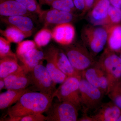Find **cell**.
<instances>
[{
  "instance_id": "6da1fadb",
  "label": "cell",
  "mask_w": 121,
  "mask_h": 121,
  "mask_svg": "<svg viewBox=\"0 0 121 121\" xmlns=\"http://www.w3.org/2000/svg\"><path fill=\"white\" fill-rule=\"evenodd\" d=\"M54 98L53 95L39 91H29L22 95L14 105L8 108V115L10 117H19L43 114L50 108Z\"/></svg>"
},
{
  "instance_id": "7a4b0ae2",
  "label": "cell",
  "mask_w": 121,
  "mask_h": 121,
  "mask_svg": "<svg viewBox=\"0 0 121 121\" xmlns=\"http://www.w3.org/2000/svg\"><path fill=\"white\" fill-rule=\"evenodd\" d=\"M108 79V92L121 80V60L118 54L107 47L96 62Z\"/></svg>"
},
{
  "instance_id": "3957f363",
  "label": "cell",
  "mask_w": 121,
  "mask_h": 121,
  "mask_svg": "<svg viewBox=\"0 0 121 121\" xmlns=\"http://www.w3.org/2000/svg\"><path fill=\"white\" fill-rule=\"evenodd\" d=\"M107 36V30L104 26L88 25L81 31L82 41L94 57L104 50Z\"/></svg>"
},
{
  "instance_id": "277c9868",
  "label": "cell",
  "mask_w": 121,
  "mask_h": 121,
  "mask_svg": "<svg viewBox=\"0 0 121 121\" xmlns=\"http://www.w3.org/2000/svg\"><path fill=\"white\" fill-rule=\"evenodd\" d=\"M65 52L72 65L80 72L95 64L96 61L87 48L81 42H74L63 46Z\"/></svg>"
},
{
  "instance_id": "5b68a950",
  "label": "cell",
  "mask_w": 121,
  "mask_h": 121,
  "mask_svg": "<svg viewBox=\"0 0 121 121\" xmlns=\"http://www.w3.org/2000/svg\"><path fill=\"white\" fill-rule=\"evenodd\" d=\"M79 90L83 112L94 111L102 103L105 95L103 92L82 77L80 80Z\"/></svg>"
},
{
  "instance_id": "8992f818",
  "label": "cell",
  "mask_w": 121,
  "mask_h": 121,
  "mask_svg": "<svg viewBox=\"0 0 121 121\" xmlns=\"http://www.w3.org/2000/svg\"><path fill=\"white\" fill-rule=\"evenodd\" d=\"M29 74L31 85H32L31 90L33 91L34 90V91H39L54 96L56 90V84L52 80L46 67L40 63L29 72Z\"/></svg>"
},
{
  "instance_id": "52a82bcc",
  "label": "cell",
  "mask_w": 121,
  "mask_h": 121,
  "mask_svg": "<svg viewBox=\"0 0 121 121\" xmlns=\"http://www.w3.org/2000/svg\"><path fill=\"white\" fill-rule=\"evenodd\" d=\"M81 78L68 77L59 87L54 94L58 101L67 102L82 109L79 86Z\"/></svg>"
},
{
  "instance_id": "ba28073f",
  "label": "cell",
  "mask_w": 121,
  "mask_h": 121,
  "mask_svg": "<svg viewBox=\"0 0 121 121\" xmlns=\"http://www.w3.org/2000/svg\"><path fill=\"white\" fill-rule=\"evenodd\" d=\"M76 106L67 102H58L53 103L45 113L46 121H78V111Z\"/></svg>"
},
{
  "instance_id": "9c48e42d",
  "label": "cell",
  "mask_w": 121,
  "mask_h": 121,
  "mask_svg": "<svg viewBox=\"0 0 121 121\" xmlns=\"http://www.w3.org/2000/svg\"><path fill=\"white\" fill-rule=\"evenodd\" d=\"M78 17L74 13L60 11L56 9L43 11L39 15L40 22L44 27L55 26L66 23H71L76 20Z\"/></svg>"
},
{
  "instance_id": "30bf717a",
  "label": "cell",
  "mask_w": 121,
  "mask_h": 121,
  "mask_svg": "<svg viewBox=\"0 0 121 121\" xmlns=\"http://www.w3.org/2000/svg\"><path fill=\"white\" fill-rule=\"evenodd\" d=\"M48 50L52 55L57 67L68 77L82 78L81 72L77 71L73 67L62 49L52 45Z\"/></svg>"
},
{
  "instance_id": "8fae6325",
  "label": "cell",
  "mask_w": 121,
  "mask_h": 121,
  "mask_svg": "<svg viewBox=\"0 0 121 121\" xmlns=\"http://www.w3.org/2000/svg\"><path fill=\"white\" fill-rule=\"evenodd\" d=\"M110 5L109 0H98L87 13V18L91 24L95 26L106 25Z\"/></svg>"
},
{
  "instance_id": "7c38bea8",
  "label": "cell",
  "mask_w": 121,
  "mask_h": 121,
  "mask_svg": "<svg viewBox=\"0 0 121 121\" xmlns=\"http://www.w3.org/2000/svg\"><path fill=\"white\" fill-rule=\"evenodd\" d=\"M19 69L4 78L6 90H20L31 85L29 72L22 65Z\"/></svg>"
},
{
  "instance_id": "4fadbf2b",
  "label": "cell",
  "mask_w": 121,
  "mask_h": 121,
  "mask_svg": "<svg viewBox=\"0 0 121 121\" xmlns=\"http://www.w3.org/2000/svg\"><path fill=\"white\" fill-rule=\"evenodd\" d=\"M91 117L94 121H117L121 115V109L112 102L102 103Z\"/></svg>"
},
{
  "instance_id": "5bb4252c",
  "label": "cell",
  "mask_w": 121,
  "mask_h": 121,
  "mask_svg": "<svg viewBox=\"0 0 121 121\" xmlns=\"http://www.w3.org/2000/svg\"><path fill=\"white\" fill-rule=\"evenodd\" d=\"M32 18L27 16L1 17V20L9 26L19 29L27 37L31 35L35 28Z\"/></svg>"
},
{
  "instance_id": "9a60e30c",
  "label": "cell",
  "mask_w": 121,
  "mask_h": 121,
  "mask_svg": "<svg viewBox=\"0 0 121 121\" xmlns=\"http://www.w3.org/2000/svg\"><path fill=\"white\" fill-rule=\"evenodd\" d=\"M52 38L63 46L69 45L73 42L75 29L71 23H66L55 26L52 29Z\"/></svg>"
},
{
  "instance_id": "2e32d148",
  "label": "cell",
  "mask_w": 121,
  "mask_h": 121,
  "mask_svg": "<svg viewBox=\"0 0 121 121\" xmlns=\"http://www.w3.org/2000/svg\"><path fill=\"white\" fill-rule=\"evenodd\" d=\"M0 15L1 17L27 16H34L27 8L15 0H0Z\"/></svg>"
},
{
  "instance_id": "e0dca14e",
  "label": "cell",
  "mask_w": 121,
  "mask_h": 121,
  "mask_svg": "<svg viewBox=\"0 0 121 121\" xmlns=\"http://www.w3.org/2000/svg\"><path fill=\"white\" fill-rule=\"evenodd\" d=\"M45 53L36 48L30 50L26 54L18 56L17 58L23 63V66L28 72L31 71L35 67L44 59Z\"/></svg>"
},
{
  "instance_id": "ac0fdd59",
  "label": "cell",
  "mask_w": 121,
  "mask_h": 121,
  "mask_svg": "<svg viewBox=\"0 0 121 121\" xmlns=\"http://www.w3.org/2000/svg\"><path fill=\"white\" fill-rule=\"evenodd\" d=\"M104 26L107 30V47L118 54L121 50V23Z\"/></svg>"
},
{
  "instance_id": "d6986e66",
  "label": "cell",
  "mask_w": 121,
  "mask_h": 121,
  "mask_svg": "<svg viewBox=\"0 0 121 121\" xmlns=\"http://www.w3.org/2000/svg\"><path fill=\"white\" fill-rule=\"evenodd\" d=\"M32 91L28 87L20 90H8L0 94V109L9 108L15 104L25 94Z\"/></svg>"
},
{
  "instance_id": "ffe728a7",
  "label": "cell",
  "mask_w": 121,
  "mask_h": 121,
  "mask_svg": "<svg viewBox=\"0 0 121 121\" xmlns=\"http://www.w3.org/2000/svg\"><path fill=\"white\" fill-rule=\"evenodd\" d=\"M44 59L47 60L46 68L52 80L56 84H61L68 77L57 67L52 55L48 50L45 53Z\"/></svg>"
},
{
  "instance_id": "44dd1931",
  "label": "cell",
  "mask_w": 121,
  "mask_h": 121,
  "mask_svg": "<svg viewBox=\"0 0 121 121\" xmlns=\"http://www.w3.org/2000/svg\"><path fill=\"white\" fill-rule=\"evenodd\" d=\"M17 62V57H9L0 60V78H4L17 71L21 67Z\"/></svg>"
},
{
  "instance_id": "7402d4cb",
  "label": "cell",
  "mask_w": 121,
  "mask_h": 121,
  "mask_svg": "<svg viewBox=\"0 0 121 121\" xmlns=\"http://www.w3.org/2000/svg\"><path fill=\"white\" fill-rule=\"evenodd\" d=\"M0 33L11 43H18L26 38L23 33L13 26H9L4 30H0Z\"/></svg>"
},
{
  "instance_id": "603a6c76",
  "label": "cell",
  "mask_w": 121,
  "mask_h": 121,
  "mask_svg": "<svg viewBox=\"0 0 121 121\" xmlns=\"http://www.w3.org/2000/svg\"><path fill=\"white\" fill-rule=\"evenodd\" d=\"M81 74L82 78H84L93 86L99 89L98 67L96 62L94 65L82 72Z\"/></svg>"
},
{
  "instance_id": "cb8c5ba5",
  "label": "cell",
  "mask_w": 121,
  "mask_h": 121,
  "mask_svg": "<svg viewBox=\"0 0 121 121\" xmlns=\"http://www.w3.org/2000/svg\"><path fill=\"white\" fill-rule=\"evenodd\" d=\"M52 38V32L48 28L44 27L36 33L34 41L36 47L41 48L48 45Z\"/></svg>"
},
{
  "instance_id": "d4e9b609",
  "label": "cell",
  "mask_w": 121,
  "mask_h": 121,
  "mask_svg": "<svg viewBox=\"0 0 121 121\" xmlns=\"http://www.w3.org/2000/svg\"><path fill=\"white\" fill-rule=\"evenodd\" d=\"M49 6L52 8L73 13L77 10L73 0H54Z\"/></svg>"
},
{
  "instance_id": "484cf974",
  "label": "cell",
  "mask_w": 121,
  "mask_h": 121,
  "mask_svg": "<svg viewBox=\"0 0 121 121\" xmlns=\"http://www.w3.org/2000/svg\"><path fill=\"white\" fill-rule=\"evenodd\" d=\"M121 23V9L111 4L108 10L106 24L105 25H114Z\"/></svg>"
},
{
  "instance_id": "4316f807",
  "label": "cell",
  "mask_w": 121,
  "mask_h": 121,
  "mask_svg": "<svg viewBox=\"0 0 121 121\" xmlns=\"http://www.w3.org/2000/svg\"><path fill=\"white\" fill-rule=\"evenodd\" d=\"M111 101L121 109V80L107 94Z\"/></svg>"
},
{
  "instance_id": "83f0119b",
  "label": "cell",
  "mask_w": 121,
  "mask_h": 121,
  "mask_svg": "<svg viewBox=\"0 0 121 121\" xmlns=\"http://www.w3.org/2000/svg\"><path fill=\"white\" fill-rule=\"evenodd\" d=\"M11 42L3 37H0V58L9 57H17L11 51Z\"/></svg>"
},
{
  "instance_id": "f1b7e54d",
  "label": "cell",
  "mask_w": 121,
  "mask_h": 121,
  "mask_svg": "<svg viewBox=\"0 0 121 121\" xmlns=\"http://www.w3.org/2000/svg\"><path fill=\"white\" fill-rule=\"evenodd\" d=\"M46 116L43 114L28 115L23 117H10L4 119L6 121H46Z\"/></svg>"
},
{
  "instance_id": "f546056e",
  "label": "cell",
  "mask_w": 121,
  "mask_h": 121,
  "mask_svg": "<svg viewBox=\"0 0 121 121\" xmlns=\"http://www.w3.org/2000/svg\"><path fill=\"white\" fill-rule=\"evenodd\" d=\"M35 41L27 40L22 41L18 43L16 50L17 57L23 55L30 50L36 48Z\"/></svg>"
},
{
  "instance_id": "4dcf8cb0",
  "label": "cell",
  "mask_w": 121,
  "mask_h": 121,
  "mask_svg": "<svg viewBox=\"0 0 121 121\" xmlns=\"http://www.w3.org/2000/svg\"><path fill=\"white\" fill-rule=\"evenodd\" d=\"M26 7L30 12L39 15L43 10L36 0H15Z\"/></svg>"
},
{
  "instance_id": "1f68e13d",
  "label": "cell",
  "mask_w": 121,
  "mask_h": 121,
  "mask_svg": "<svg viewBox=\"0 0 121 121\" xmlns=\"http://www.w3.org/2000/svg\"><path fill=\"white\" fill-rule=\"evenodd\" d=\"M97 62V61H96ZM98 67L99 83V88L104 93L107 95L108 92V82L107 76L103 70L99 66L97 62Z\"/></svg>"
},
{
  "instance_id": "d6a6232c",
  "label": "cell",
  "mask_w": 121,
  "mask_h": 121,
  "mask_svg": "<svg viewBox=\"0 0 121 121\" xmlns=\"http://www.w3.org/2000/svg\"><path fill=\"white\" fill-rule=\"evenodd\" d=\"M73 1L76 9L81 12L82 16L83 15L85 9L84 0H73Z\"/></svg>"
},
{
  "instance_id": "836d02e7",
  "label": "cell",
  "mask_w": 121,
  "mask_h": 121,
  "mask_svg": "<svg viewBox=\"0 0 121 121\" xmlns=\"http://www.w3.org/2000/svg\"><path fill=\"white\" fill-rule=\"evenodd\" d=\"M85 9L83 15L87 13L92 9L97 1L96 0H84Z\"/></svg>"
},
{
  "instance_id": "e575fe53",
  "label": "cell",
  "mask_w": 121,
  "mask_h": 121,
  "mask_svg": "<svg viewBox=\"0 0 121 121\" xmlns=\"http://www.w3.org/2000/svg\"><path fill=\"white\" fill-rule=\"evenodd\" d=\"M82 116V117L79 119L78 121H94V119L91 116H89L87 114V113H83Z\"/></svg>"
},
{
  "instance_id": "d590c367",
  "label": "cell",
  "mask_w": 121,
  "mask_h": 121,
  "mask_svg": "<svg viewBox=\"0 0 121 121\" xmlns=\"http://www.w3.org/2000/svg\"><path fill=\"white\" fill-rule=\"evenodd\" d=\"M111 4L114 7L121 9V0H109Z\"/></svg>"
},
{
  "instance_id": "8d00e7d4",
  "label": "cell",
  "mask_w": 121,
  "mask_h": 121,
  "mask_svg": "<svg viewBox=\"0 0 121 121\" xmlns=\"http://www.w3.org/2000/svg\"><path fill=\"white\" fill-rule=\"evenodd\" d=\"M54 0H39L40 4H47L49 5L52 1Z\"/></svg>"
},
{
  "instance_id": "74e56055",
  "label": "cell",
  "mask_w": 121,
  "mask_h": 121,
  "mask_svg": "<svg viewBox=\"0 0 121 121\" xmlns=\"http://www.w3.org/2000/svg\"><path fill=\"white\" fill-rule=\"evenodd\" d=\"M5 87V83L4 78H0V91Z\"/></svg>"
},
{
  "instance_id": "f35d334b",
  "label": "cell",
  "mask_w": 121,
  "mask_h": 121,
  "mask_svg": "<svg viewBox=\"0 0 121 121\" xmlns=\"http://www.w3.org/2000/svg\"><path fill=\"white\" fill-rule=\"evenodd\" d=\"M118 55H119V57H120V59H121V51H119V52H118Z\"/></svg>"
},
{
  "instance_id": "ab89813d",
  "label": "cell",
  "mask_w": 121,
  "mask_h": 121,
  "mask_svg": "<svg viewBox=\"0 0 121 121\" xmlns=\"http://www.w3.org/2000/svg\"><path fill=\"white\" fill-rule=\"evenodd\" d=\"M117 121H121V115L120 117L118 118Z\"/></svg>"
}]
</instances>
